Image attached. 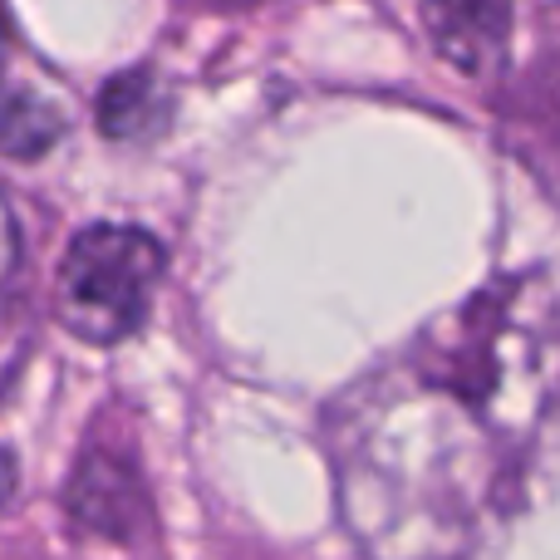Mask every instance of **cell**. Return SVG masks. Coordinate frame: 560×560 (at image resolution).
Here are the masks:
<instances>
[{"label": "cell", "instance_id": "1", "mask_svg": "<svg viewBox=\"0 0 560 560\" xmlns=\"http://www.w3.org/2000/svg\"><path fill=\"white\" fill-rule=\"evenodd\" d=\"M516 310V285L482 290L335 408L339 516L369 560H472L512 512L546 398Z\"/></svg>", "mask_w": 560, "mask_h": 560}, {"label": "cell", "instance_id": "2", "mask_svg": "<svg viewBox=\"0 0 560 560\" xmlns=\"http://www.w3.org/2000/svg\"><path fill=\"white\" fill-rule=\"evenodd\" d=\"M167 252L143 226H89L69 242L55 280V315L84 345H118L138 335L153 310Z\"/></svg>", "mask_w": 560, "mask_h": 560}, {"label": "cell", "instance_id": "3", "mask_svg": "<svg viewBox=\"0 0 560 560\" xmlns=\"http://www.w3.org/2000/svg\"><path fill=\"white\" fill-rule=\"evenodd\" d=\"M65 506L79 532L108 536V541H133L148 526V516H153L138 467L124 453H108V447H89L79 457L74 477H69Z\"/></svg>", "mask_w": 560, "mask_h": 560}, {"label": "cell", "instance_id": "4", "mask_svg": "<svg viewBox=\"0 0 560 560\" xmlns=\"http://www.w3.org/2000/svg\"><path fill=\"white\" fill-rule=\"evenodd\" d=\"M423 30L457 74H497L512 45V0H423Z\"/></svg>", "mask_w": 560, "mask_h": 560}, {"label": "cell", "instance_id": "5", "mask_svg": "<svg viewBox=\"0 0 560 560\" xmlns=\"http://www.w3.org/2000/svg\"><path fill=\"white\" fill-rule=\"evenodd\" d=\"M173 124V94L158 69H128L98 94V128L114 143H153Z\"/></svg>", "mask_w": 560, "mask_h": 560}, {"label": "cell", "instance_id": "6", "mask_svg": "<svg viewBox=\"0 0 560 560\" xmlns=\"http://www.w3.org/2000/svg\"><path fill=\"white\" fill-rule=\"evenodd\" d=\"M69 114L49 89L0 74V153L5 158H45L65 138Z\"/></svg>", "mask_w": 560, "mask_h": 560}, {"label": "cell", "instance_id": "7", "mask_svg": "<svg viewBox=\"0 0 560 560\" xmlns=\"http://www.w3.org/2000/svg\"><path fill=\"white\" fill-rule=\"evenodd\" d=\"M10 266H15V222H10L5 202H0V280L10 276Z\"/></svg>", "mask_w": 560, "mask_h": 560}, {"label": "cell", "instance_id": "8", "mask_svg": "<svg viewBox=\"0 0 560 560\" xmlns=\"http://www.w3.org/2000/svg\"><path fill=\"white\" fill-rule=\"evenodd\" d=\"M15 482H20V472H15V457L0 447V512L10 506V497H15Z\"/></svg>", "mask_w": 560, "mask_h": 560}]
</instances>
